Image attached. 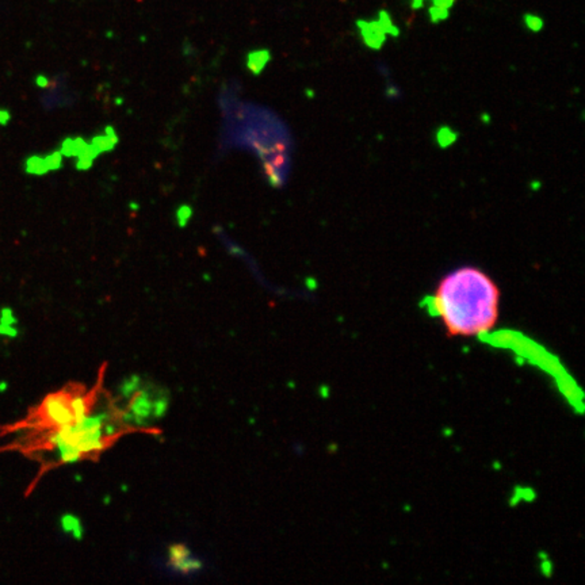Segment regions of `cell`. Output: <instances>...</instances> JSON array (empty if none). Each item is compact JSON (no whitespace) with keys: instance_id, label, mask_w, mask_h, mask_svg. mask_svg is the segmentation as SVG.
Masks as SVG:
<instances>
[{"instance_id":"obj_1","label":"cell","mask_w":585,"mask_h":585,"mask_svg":"<svg viewBox=\"0 0 585 585\" xmlns=\"http://www.w3.org/2000/svg\"><path fill=\"white\" fill-rule=\"evenodd\" d=\"M500 290L489 275L462 267L439 282L430 300L431 313L440 319L448 336L488 334L498 319Z\"/></svg>"},{"instance_id":"obj_2","label":"cell","mask_w":585,"mask_h":585,"mask_svg":"<svg viewBox=\"0 0 585 585\" xmlns=\"http://www.w3.org/2000/svg\"><path fill=\"white\" fill-rule=\"evenodd\" d=\"M98 386L87 390L80 385L46 396L34 412L38 425L59 431L88 417L98 400Z\"/></svg>"},{"instance_id":"obj_3","label":"cell","mask_w":585,"mask_h":585,"mask_svg":"<svg viewBox=\"0 0 585 585\" xmlns=\"http://www.w3.org/2000/svg\"><path fill=\"white\" fill-rule=\"evenodd\" d=\"M358 25H359V28H361L362 36L365 38V41L367 42V45L380 46L381 44L384 42L385 30L377 21H375V22H363V21H359Z\"/></svg>"},{"instance_id":"obj_4","label":"cell","mask_w":585,"mask_h":585,"mask_svg":"<svg viewBox=\"0 0 585 585\" xmlns=\"http://www.w3.org/2000/svg\"><path fill=\"white\" fill-rule=\"evenodd\" d=\"M188 555H190V553L183 546H175L172 548V553H171V562L174 563L175 567H179L184 571L192 570L198 565H195L194 561H190Z\"/></svg>"},{"instance_id":"obj_5","label":"cell","mask_w":585,"mask_h":585,"mask_svg":"<svg viewBox=\"0 0 585 585\" xmlns=\"http://www.w3.org/2000/svg\"><path fill=\"white\" fill-rule=\"evenodd\" d=\"M49 169L46 167L45 159H42L40 156H32L26 160V172L33 175H42L46 174Z\"/></svg>"},{"instance_id":"obj_6","label":"cell","mask_w":585,"mask_h":585,"mask_svg":"<svg viewBox=\"0 0 585 585\" xmlns=\"http://www.w3.org/2000/svg\"><path fill=\"white\" fill-rule=\"evenodd\" d=\"M428 14H430V18L432 22H440V21H444L448 17V10L444 9V7L432 5L430 7Z\"/></svg>"},{"instance_id":"obj_7","label":"cell","mask_w":585,"mask_h":585,"mask_svg":"<svg viewBox=\"0 0 585 585\" xmlns=\"http://www.w3.org/2000/svg\"><path fill=\"white\" fill-rule=\"evenodd\" d=\"M524 22H526L527 28L531 29L532 32H538V30L543 28V21L539 17H536V15L526 14L524 15Z\"/></svg>"},{"instance_id":"obj_8","label":"cell","mask_w":585,"mask_h":585,"mask_svg":"<svg viewBox=\"0 0 585 585\" xmlns=\"http://www.w3.org/2000/svg\"><path fill=\"white\" fill-rule=\"evenodd\" d=\"M18 320L15 317L14 312L11 311L10 308H3L0 311V324H7V325H17Z\"/></svg>"},{"instance_id":"obj_9","label":"cell","mask_w":585,"mask_h":585,"mask_svg":"<svg viewBox=\"0 0 585 585\" xmlns=\"http://www.w3.org/2000/svg\"><path fill=\"white\" fill-rule=\"evenodd\" d=\"M0 336H6V338L14 339L18 336V329L15 325H7V324H0Z\"/></svg>"},{"instance_id":"obj_10","label":"cell","mask_w":585,"mask_h":585,"mask_svg":"<svg viewBox=\"0 0 585 585\" xmlns=\"http://www.w3.org/2000/svg\"><path fill=\"white\" fill-rule=\"evenodd\" d=\"M434 6H439V7H444V9L450 10L455 5L457 0H430Z\"/></svg>"},{"instance_id":"obj_11","label":"cell","mask_w":585,"mask_h":585,"mask_svg":"<svg viewBox=\"0 0 585 585\" xmlns=\"http://www.w3.org/2000/svg\"><path fill=\"white\" fill-rule=\"evenodd\" d=\"M10 119H11V114L9 111L0 109V126H6L10 122Z\"/></svg>"},{"instance_id":"obj_12","label":"cell","mask_w":585,"mask_h":585,"mask_svg":"<svg viewBox=\"0 0 585 585\" xmlns=\"http://www.w3.org/2000/svg\"><path fill=\"white\" fill-rule=\"evenodd\" d=\"M411 5L415 10L421 9V7H423V5H424V0H411Z\"/></svg>"},{"instance_id":"obj_13","label":"cell","mask_w":585,"mask_h":585,"mask_svg":"<svg viewBox=\"0 0 585 585\" xmlns=\"http://www.w3.org/2000/svg\"><path fill=\"white\" fill-rule=\"evenodd\" d=\"M7 388H9V384L6 381H0V393H5Z\"/></svg>"}]
</instances>
